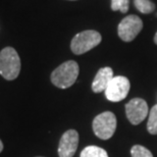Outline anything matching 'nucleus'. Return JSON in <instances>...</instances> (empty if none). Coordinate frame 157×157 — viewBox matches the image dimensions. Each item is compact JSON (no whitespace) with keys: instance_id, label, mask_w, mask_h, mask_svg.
I'll list each match as a JSON object with an SVG mask.
<instances>
[{"instance_id":"nucleus-1","label":"nucleus","mask_w":157,"mask_h":157,"mask_svg":"<svg viewBox=\"0 0 157 157\" xmlns=\"http://www.w3.org/2000/svg\"><path fill=\"white\" fill-rule=\"evenodd\" d=\"M78 64L74 60H68L56 67L51 74L52 84L60 89H67L76 83L78 76Z\"/></svg>"},{"instance_id":"nucleus-2","label":"nucleus","mask_w":157,"mask_h":157,"mask_svg":"<svg viewBox=\"0 0 157 157\" xmlns=\"http://www.w3.org/2000/svg\"><path fill=\"white\" fill-rule=\"evenodd\" d=\"M21 71V58L17 50L5 47L0 51V75L7 81L15 80Z\"/></svg>"},{"instance_id":"nucleus-3","label":"nucleus","mask_w":157,"mask_h":157,"mask_svg":"<svg viewBox=\"0 0 157 157\" xmlns=\"http://www.w3.org/2000/svg\"><path fill=\"white\" fill-rule=\"evenodd\" d=\"M102 37L97 31L87 30L77 34L71 40V49L75 54H84L101 43Z\"/></svg>"},{"instance_id":"nucleus-4","label":"nucleus","mask_w":157,"mask_h":157,"mask_svg":"<svg viewBox=\"0 0 157 157\" xmlns=\"http://www.w3.org/2000/svg\"><path fill=\"white\" fill-rule=\"evenodd\" d=\"M117 117L110 111H105L98 114L93 121V131L98 138L108 140L113 136L117 130Z\"/></svg>"},{"instance_id":"nucleus-5","label":"nucleus","mask_w":157,"mask_h":157,"mask_svg":"<svg viewBox=\"0 0 157 157\" xmlns=\"http://www.w3.org/2000/svg\"><path fill=\"white\" fill-rule=\"evenodd\" d=\"M143 29V21L138 15L131 14L125 17L118 25V36L124 42H131L139 35Z\"/></svg>"},{"instance_id":"nucleus-6","label":"nucleus","mask_w":157,"mask_h":157,"mask_svg":"<svg viewBox=\"0 0 157 157\" xmlns=\"http://www.w3.org/2000/svg\"><path fill=\"white\" fill-rule=\"evenodd\" d=\"M131 84L128 78L122 76L114 77L104 91L105 96L109 101L119 102L128 96Z\"/></svg>"},{"instance_id":"nucleus-7","label":"nucleus","mask_w":157,"mask_h":157,"mask_svg":"<svg viewBox=\"0 0 157 157\" xmlns=\"http://www.w3.org/2000/svg\"><path fill=\"white\" fill-rule=\"evenodd\" d=\"M125 113L128 121L132 124L137 125L141 124L148 115V105L142 98H134L125 105Z\"/></svg>"},{"instance_id":"nucleus-8","label":"nucleus","mask_w":157,"mask_h":157,"mask_svg":"<svg viewBox=\"0 0 157 157\" xmlns=\"http://www.w3.org/2000/svg\"><path fill=\"white\" fill-rule=\"evenodd\" d=\"M78 145V133L76 130H68L62 135L58 145L59 157H74Z\"/></svg>"},{"instance_id":"nucleus-9","label":"nucleus","mask_w":157,"mask_h":157,"mask_svg":"<svg viewBox=\"0 0 157 157\" xmlns=\"http://www.w3.org/2000/svg\"><path fill=\"white\" fill-rule=\"evenodd\" d=\"M113 78H114L113 71L111 70V67H106L100 68L98 71V73L96 74V76L94 78V81L92 83L93 92H95V93L104 92Z\"/></svg>"},{"instance_id":"nucleus-10","label":"nucleus","mask_w":157,"mask_h":157,"mask_svg":"<svg viewBox=\"0 0 157 157\" xmlns=\"http://www.w3.org/2000/svg\"><path fill=\"white\" fill-rule=\"evenodd\" d=\"M80 157H108V154L101 147L88 146L85 149H83Z\"/></svg>"},{"instance_id":"nucleus-11","label":"nucleus","mask_w":157,"mask_h":157,"mask_svg":"<svg viewBox=\"0 0 157 157\" xmlns=\"http://www.w3.org/2000/svg\"><path fill=\"white\" fill-rule=\"evenodd\" d=\"M136 8L142 13H151L155 10V4L151 0H134Z\"/></svg>"},{"instance_id":"nucleus-12","label":"nucleus","mask_w":157,"mask_h":157,"mask_svg":"<svg viewBox=\"0 0 157 157\" xmlns=\"http://www.w3.org/2000/svg\"><path fill=\"white\" fill-rule=\"evenodd\" d=\"M147 130L150 134L157 135V104L153 106L151 110H150Z\"/></svg>"},{"instance_id":"nucleus-13","label":"nucleus","mask_w":157,"mask_h":157,"mask_svg":"<svg viewBox=\"0 0 157 157\" xmlns=\"http://www.w3.org/2000/svg\"><path fill=\"white\" fill-rule=\"evenodd\" d=\"M130 0H111V9L113 11L119 10L122 13H125L128 10Z\"/></svg>"},{"instance_id":"nucleus-14","label":"nucleus","mask_w":157,"mask_h":157,"mask_svg":"<svg viewBox=\"0 0 157 157\" xmlns=\"http://www.w3.org/2000/svg\"><path fill=\"white\" fill-rule=\"evenodd\" d=\"M132 157H153L152 153L148 149L141 145H135L131 149Z\"/></svg>"},{"instance_id":"nucleus-15","label":"nucleus","mask_w":157,"mask_h":157,"mask_svg":"<svg viewBox=\"0 0 157 157\" xmlns=\"http://www.w3.org/2000/svg\"><path fill=\"white\" fill-rule=\"evenodd\" d=\"M2 150H3V143H2V141L0 140V153L2 152Z\"/></svg>"},{"instance_id":"nucleus-16","label":"nucleus","mask_w":157,"mask_h":157,"mask_svg":"<svg viewBox=\"0 0 157 157\" xmlns=\"http://www.w3.org/2000/svg\"><path fill=\"white\" fill-rule=\"evenodd\" d=\"M154 43L157 45V32H156V34H155V36H154Z\"/></svg>"},{"instance_id":"nucleus-17","label":"nucleus","mask_w":157,"mask_h":157,"mask_svg":"<svg viewBox=\"0 0 157 157\" xmlns=\"http://www.w3.org/2000/svg\"><path fill=\"white\" fill-rule=\"evenodd\" d=\"M37 157H43V156H37Z\"/></svg>"}]
</instances>
